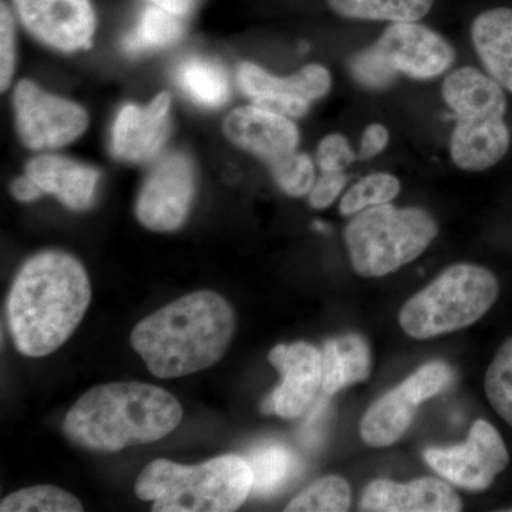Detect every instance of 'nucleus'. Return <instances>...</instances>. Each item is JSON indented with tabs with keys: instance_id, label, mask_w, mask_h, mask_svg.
Wrapping results in <instances>:
<instances>
[{
	"instance_id": "obj_1",
	"label": "nucleus",
	"mask_w": 512,
	"mask_h": 512,
	"mask_svg": "<svg viewBox=\"0 0 512 512\" xmlns=\"http://www.w3.org/2000/svg\"><path fill=\"white\" fill-rule=\"evenodd\" d=\"M92 301L84 266L60 251L40 252L20 268L8 298L9 329L22 355L43 357L62 348Z\"/></svg>"
},
{
	"instance_id": "obj_2",
	"label": "nucleus",
	"mask_w": 512,
	"mask_h": 512,
	"mask_svg": "<svg viewBox=\"0 0 512 512\" xmlns=\"http://www.w3.org/2000/svg\"><path fill=\"white\" fill-rule=\"evenodd\" d=\"M237 319L217 292L185 295L151 313L131 332V346L160 379L184 377L220 362Z\"/></svg>"
},
{
	"instance_id": "obj_3",
	"label": "nucleus",
	"mask_w": 512,
	"mask_h": 512,
	"mask_svg": "<svg viewBox=\"0 0 512 512\" xmlns=\"http://www.w3.org/2000/svg\"><path fill=\"white\" fill-rule=\"evenodd\" d=\"M183 407L154 384H100L83 394L63 421V431L77 446L99 453L154 443L173 433Z\"/></svg>"
},
{
	"instance_id": "obj_4",
	"label": "nucleus",
	"mask_w": 512,
	"mask_h": 512,
	"mask_svg": "<svg viewBox=\"0 0 512 512\" xmlns=\"http://www.w3.org/2000/svg\"><path fill=\"white\" fill-rule=\"evenodd\" d=\"M252 491L247 458L227 454L198 466L164 458L151 461L138 476L136 494L153 501L156 512L237 511Z\"/></svg>"
},
{
	"instance_id": "obj_5",
	"label": "nucleus",
	"mask_w": 512,
	"mask_h": 512,
	"mask_svg": "<svg viewBox=\"0 0 512 512\" xmlns=\"http://www.w3.org/2000/svg\"><path fill=\"white\" fill-rule=\"evenodd\" d=\"M437 234L439 225L429 212L389 202L357 212L345 241L356 274L382 278L419 258Z\"/></svg>"
},
{
	"instance_id": "obj_6",
	"label": "nucleus",
	"mask_w": 512,
	"mask_h": 512,
	"mask_svg": "<svg viewBox=\"0 0 512 512\" xmlns=\"http://www.w3.org/2000/svg\"><path fill=\"white\" fill-rule=\"evenodd\" d=\"M500 285L483 266H448L404 303L400 326L410 338L426 340L474 325L497 301Z\"/></svg>"
},
{
	"instance_id": "obj_7",
	"label": "nucleus",
	"mask_w": 512,
	"mask_h": 512,
	"mask_svg": "<svg viewBox=\"0 0 512 512\" xmlns=\"http://www.w3.org/2000/svg\"><path fill=\"white\" fill-rule=\"evenodd\" d=\"M424 460L448 483L468 491H484L510 464L503 437L483 419L471 426L466 443L429 448Z\"/></svg>"
},
{
	"instance_id": "obj_8",
	"label": "nucleus",
	"mask_w": 512,
	"mask_h": 512,
	"mask_svg": "<svg viewBox=\"0 0 512 512\" xmlns=\"http://www.w3.org/2000/svg\"><path fill=\"white\" fill-rule=\"evenodd\" d=\"M13 104L20 140L32 150L66 146L82 136L89 124L79 104L46 93L29 80L16 86Z\"/></svg>"
},
{
	"instance_id": "obj_9",
	"label": "nucleus",
	"mask_w": 512,
	"mask_h": 512,
	"mask_svg": "<svg viewBox=\"0 0 512 512\" xmlns=\"http://www.w3.org/2000/svg\"><path fill=\"white\" fill-rule=\"evenodd\" d=\"M194 190L191 161L184 154L164 157L148 175L138 195V221L151 231H175L187 220Z\"/></svg>"
},
{
	"instance_id": "obj_10",
	"label": "nucleus",
	"mask_w": 512,
	"mask_h": 512,
	"mask_svg": "<svg viewBox=\"0 0 512 512\" xmlns=\"http://www.w3.org/2000/svg\"><path fill=\"white\" fill-rule=\"evenodd\" d=\"M238 84L256 106L286 117H302L312 101L328 94L332 77L320 64H308L293 76L276 77L254 63H244L238 69Z\"/></svg>"
},
{
	"instance_id": "obj_11",
	"label": "nucleus",
	"mask_w": 512,
	"mask_h": 512,
	"mask_svg": "<svg viewBox=\"0 0 512 512\" xmlns=\"http://www.w3.org/2000/svg\"><path fill=\"white\" fill-rule=\"evenodd\" d=\"M281 383L261 404V412L296 419L308 412L322 389V353L305 342L279 345L269 353Z\"/></svg>"
},
{
	"instance_id": "obj_12",
	"label": "nucleus",
	"mask_w": 512,
	"mask_h": 512,
	"mask_svg": "<svg viewBox=\"0 0 512 512\" xmlns=\"http://www.w3.org/2000/svg\"><path fill=\"white\" fill-rule=\"evenodd\" d=\"M20 22L45 45L72 53L92 46L96 16L90 0H13Z\"/></svg>"
},
{
	"instance_id": "obj_13",
	"label": "nucleus",
	"mask_w": 512,
	"mask_h": 512,
	"mask_svg": "<svg viewBox=\"0 0 512 512\" xmlns=\"http://www.w3.org/2000/svg\"><path fill=\"white\" fill-rule=\"evenodd\" d=\"M372 47L394 73L420 80L440 76L456 57L443 36L416 22L393 23Z\"/></svg>"
},
{
	"instance_id": "obj_14",
	"label": "nucleus",
	"mask_w": 512,
	"mask_h": 512,
	"mask_svg": "<svg viewBox=\"0 0 512 512\" xmlns=\"http://www.w3.org/2000/svg\"><path fill=\"white\" fill-rule=\"evenodd\" d=\"M225 136L266 164L295 153L299 131L286 116L261 106L238 107L224 121Z\"/></svg>"
},
{
	"instance_id": "obj_15",
	"label": "nucleus",
	"mask_w": 512,
	"mask_h": 512,
	"mask_svg": "<svg viewBox=\"0 0 512 512\" xmlns=\"http://www.w3.org/2000/svg\"><path fill=\"white\" fill-rule=\"evenodd\" d=\"M171 97L160 93L147 107L127 104L111 133L114 156L130 163H147L163 148L170 130Z\"/></svg>"
},
{
	"instance_id": "obj_16",
	"label": "nucleus",
	"mask_w": 512,
	"mask_h": 512,
	"mask_svg": "<svg viewBox=\"0 0 512 512\" xmlns=\"http://www.w3.org/2000/svg\"><path fill=\"white\" fill-rule=\"evenodd\" d=\"M450 154L466 171H485L500 163L511 146V133L503 113H471L456 116Z\"/></svg>"
},
{
	"instance_id": "obj_17",
	"label": "nucleus",
	"mask_w": 512,
	"mask_h": 512,
	"mask_svg": "<svg viewBox=\"0 0 512 512\" xmlns=\"http://www.w3.org/2000/svg\"><path fill=\"white\" fill-rule=\"evenodd\" d=\"M360 507L379 512H457L463 510V501L439 478L424 477L407 484L380 478L367 485Z\"/></svg>"
},
{
	"instance_id": "obj_18",
	"label": "nucleus",
	"mask_w": 512,
	"mask_h": 512,
	"mask_svg": "<svg viewBox=\"0 0 512 512\" xmlns=\"http://www.w3.org/2000/svg\"><path fill=\"white\" fill-rule=\"evenodd\" d=\"M26 175L43 192L56 195L62 204L76 211L92 205L99 181V173L94 168L60 156L33 158L26 167Z\"/></svg>"
},
{
	"instance_id": "obj_19",
	"label": "nucleus",
	"mask_w": 512,
	"mask_h": 512,
	"mask_svg": "<svg viewBox=\"0 0 512 512\" xmlns=\"http://www.w3.org/2000/svg\"><path fill=\"white\" fill-rule=\"evenodd\" d=\"M471 39L485 72L512 94V9L480 13L471 26Z\"/></svg>"
},
{
	"instance_id": "obj_20",
	"label": "nucleus",
	"mask_w": 512,
	"mask_h": 512,
	"mask_svg": "<svg viewBox=\"0 0 512 512\" xmlns=\"http://www.w3.org/2000/svg\"><path fill=\"white\" fill-rule=\"evenodd\" d=\"M322 390L340 392L352 384L365 382L372 372V355L360 335H345L326 340L322 350Z\"/></svg>"
},
{
	"instance_id": "obj_21",
	"label": "nucleus",
	"mask_w": 512,
	"mask_h": 512,
	"mask_svg": "<svg viewBox=\"0 0 512 512\" xmlns=\"http://www.w3.org/2000/svg\"><path fill=\"white\" fill-rule=\"evenodd\" d=\"M419 407L399 384L367 409L360 423V436L370 447L392 446L412 426Z\"/></svg>"
},
{
	"instance_id": "obj_22",
	"label": "nucleus",
	"mask_w": 512,
	"mask_h": 512,
	"mask_svg": "<svg viewBox=\"0 0 512 512\" xmlns=\"http://www.w3.org/2000/svg\"><path fill=\"white\" fill-rule=\"evenodd\" d=\"M245 458L252 473L251 493L258 497L278 493L301 470L298 457L282 444H265Z\"/></svg>"
},
{
	"instance_id": "obj_23",
	"label": "nucleus",
	"mask_w": 512,
	"mask_h": 512,
	"mask_svg": "<svg viewBox=\"0 0 512 512\" xmlns=\"http://www.w3.org/2000/svg\"><path fill=\"white\" fill-rule=\"evenodd\" d=\"M178 86L194 103L202 107H220L229 97L227 73L220 64L201 57H191L178 66Z\"/></svg>"
},
{
	"instance_id": "obj_24",
	"label": "nucleus",
	"mask_w": 512,
	"mask_h": 512,
	"mask_svg": "<svg viewBox=\"0 0 512 512\" xmlns=\"http://www.w3.org/2000/svg\"><path fill=\"white\" fill-rule=\"evenodd\" d=\"M183 16L175 15L158 6H148L141 13L136 29L123 39L124 52L141 55L150 50L174 45L184 35Z\"/></svg>"
},
{
	"instance_id": "obj_25",
	"label": "nucleus",
	"mask_w": 512,
	"mask_h": 512,
	"mask_svg": "<svg viewBox=\"0 0 512 512\" xmlns=\"http://www.w3.org/2000/svg\"><path fill=\"white\" fill-rule=\"evenodd\" d=\"M330 9L342 18L417 22L433 8L434 0H328Z\"/></svg>"
},
{
	"instance_id": "obj_26",
	"label": "nucleus",
	"mask_w": 512,
	"mask_h": 512,
	"mask_svg": "<svg viewBox=\"0 0 512 512\" xmlns=\"http://www.w3.org/2000/svg\"><path fill=\"white\" fill-rule=\"evenodd\" d=\"M79 498L55 485L23 488L3 498L2 512H82Z\"/></svg>"
},
{
	"instance_id": "obj_27",
	"label": "nucleus",
	"mask_w": 512,
	"mask_h": 512,
	"mask_svg": "<svg viewBox=\"0 0 512 512\" xmlns=\"http://www.w3.org/2000/svg\"><path fill=\"white\" fill-rule=\"evenodd\" d=\"M352 504V490L345 478L328 476L320 478L298 497L293 498L288 512H343Z\"/></svg>"
},
{
	"instance_id": "obj_28",
	"label": "nucleus",
	"mask_w": 512,
	"mask_h": 512,
	"mask_svg": "<svg viewBox=\"0 0 512 512\" xmlns=\"http://www.w3.org/2000/svg\"><path fill=\"white\" fill-rule=\"evenodd\" d=\"M402 190L400 181L392 174L377 173L362 178L340 201V214L355 215L366 208L389 204Z\"/></svg>"
},
{
	"instance_id": "obj_29",
	"label": "nucleus",
	"mask_w": 512,
	"mask_h": 512,
	"mask_svg": "<svg viewBox=\"0 0 512 512\" xmlns=\"http://www.w3.org/2000/svg\"><path fill=\"white\" fill-rule=\"evenodd\" d=\"M484 387L495 412L512 426V338L495 353L485 373Z\"/></svg>"
},
{
	"instance_id": "obj_30",
	"label": "nucleus",
	"mask_w": 512,
	"mask_h": 512,
	"mask_svg": "<svg viewBox=\"0 0 512 512\" xmlns=\"http://www.w3.org/2000/svg\"><path fill=\"white\" fill-rule=\"evenodd\" d=\"M276 184L291 195L303 197L311 192L315 184V167L306 154L292 153L268 165Z\"/></svg>"
},
{
	"instance_id": "obj_31",
	"label": "nucleus",
	"mask_w": 512,
	"mask_h": 512,
	"mask_svg": "<svg viewBox=\"0 0 512 512\" xmlns=\"http://www.w3.org/2000/svg\"><path fill=\"white\" fill-rule=\"evenodd\" d=\"M454 382V370L441 360L426 363L412 373L402 384L403 389L421 406L427 400L439 396Z\"/></svg>"
},
{
	"instance_id": "obj_32",
	"label": "nucleus",
	"mask_w": 512,
	"mask_h": 512,
	"mask_svg": "<svg viewBox=\"0 0 512 512\" xmlns=\"http://www.w3.org/2000/svg\"><path fill=\"white\" fill-rule=\"evenodd\" d=\"M350 72L362 86L376 90L390 86L397 76L373 47L353 57Z\"/></svg>"
},
{
	"instance_id": "obj_33",
	"label": "nucleus",
	"mask_w": 512,
	"mask_h": 512,
	"mask_svg": "<svg viewBox=\"0 0 512 512\" xmlns=\"http://www.w3.org/2000/svg\"><path fill=\"white\" fill-rule=\"evenodd\" d=\"M316 160L322 171H343L356 160L348 138L342 134H329L320 141Z\"/></svg>"
},
{
	"instance_id": "obj_34",
	"label": "nucleus",
	"mask_w": 512,
	"mask_h": 512,
	"mask_svg": "<svg viewBox=\"0 0 512 512\" xmlns=\"http://www.w3.org/2000/svg\"><path fill=\"white\" fill-rule=\"evenodd\" d=\"M15 22L5 3L0 12V86L2 92L8 89L15 72Z\"/></svg>"
},
{
	"instance_id": "obj_35",
	"label": "nucleus",
	"mask_w": 512,
	"mask_h": 512,
	"mask_svg": "<svg viewBox=\"0 0 512 512\" xmlns=\"http://www.w3.org/2000/svg\"><path fill=\"white\" fill-rule=\"evenodd\" d=\"M348 183L342 171H323L309 192V204L316 210H323L333 204Z\"/></svg>"
},
{
	"instance_id": "obj_36",
	"label": "nucleus",
	"mask_w": 512,
	"mask_h": 512,
	"mask_svg": "<svg viewBox=\"0 0 512 512\" xmlns=\"http://www.w3.org/2000/svg\"><path fill=\"white\" fill-rule=\"evenodd\" d=\"M389 138V131L382 124H370L362 136L359 158L369 160V158L376 157L389 144Z\"/></svg>"
},
{
	"instance_id": "obj_37",
	"label": "nucleus",
	"mask_w": 512,
	"mask_h": 512,
	"mask_svg": "<svg viewBox=\"0 0 512 512\" xmlns=\"http://www.w3.org/2000/svg\"><path fill=\"white\" fill-rule=\"evenodd\" d=\"M10 191H12L13 197H15L16 200L22 202L35 201L40 197V195L45 194V192L42 191V188H40L39 185L29 177V175H26V177H20L18 180L13 181Z\"/></svg>"
},
{
	"instance_id": "obj_38",
	"label": "nucleus",
	"mask_w": 512,
	"mask_h": 512,
	"mask_svg": "<svg viewBox=\"0 0 512 512\" xmlns=\"http://www.w3.org/2000/svg\"><path fill=\"white\" fill-rule=\"evenodd\" d=\"M150 2L158 8L175 13V15L185 16L191 12L197 0H150Z\"/></svg>"
}]
</instances>
